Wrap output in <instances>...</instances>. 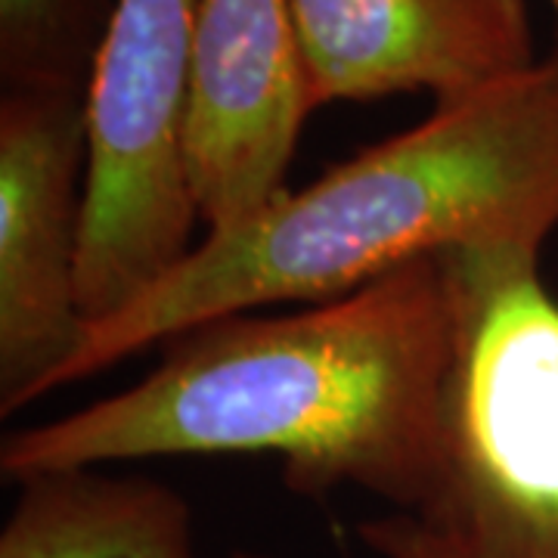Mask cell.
Instances as JSON below:
<instances>
[{"label": "cell", "mask_w": 558, "mask_h": 558, "mask_svg": "<svg viewBox=\"0 0 558 558\" xmlns=\"http://www.w3.org/2000/svg\"><path fill=\"white\" fill-rule=\"evenodd\" d=\"M453 301L440 255L282 317L211 319L137 385L7 435L0 472L267 453L301 497L360 487L418 515L438 472Z\"/></svg>", "instance_id": "cell-1"}, {"label": "cell", "mask_w": 558, "mask_h": 558, "mask_svg": "<svg viewBox=\"0 0 558 558\" xmlns=\"http://www.w3.org/2000/svg\"><path fill=\"white\" fill-rule=\"evenodd\" d=\"M558 230V65L438 102L233 233H208L112 317L87 323L60 388L159 341L277 301H332L422 255L539 252Z\"/></svg>", "instance_id": "cell-2"}, {"label": "cell", "mask_w": 558, "mask_h": 558, "mask_svg": "<svg viewBox=\"0 0 558 558\" xmlns=\"http://www.w3.org/2000/svg\"><path fill=\"white\" fill-rule=\"evenodd\" d=\"M453 336L438 472L416 519L469 558H558V299L539 252H438Z\"/></svg>", "instance_id": "cell-3"}, {"label": "cell", "mask_w": 558, "mask_h": 558, "mask_svg": "<svg viewBox=\"0 0 558 558\" xmlns=\"http://www.w3.org/2000/svg\"><path fill=\"white\" fill-rule=\"evenodd\" d=\"M199 0H112L87 87L78 295L112 317L190 252L183 121Z\"/></svg>", "instance_id": "cell-4"}, {"label": "cell", "mask_w": 558, "mask_h": 558, "mask_svg": "<svg viewBox=\"0 0 558 558\" xmlns=\"http://www.w3.org/2000/svg\"><path fill=\"white\" fill-rule=\"evenodd\" d=\"M87 97L7 90L0 100V413L60 388L78 354Z\"/></svg>", "instance_id": "cell-5"}, {"label": "cell", "mask_w": 558, "mask_h": 558, "mask_svg": "<svg viewBox=\"0 0 558 558\" xmlns=\"http://www.w3.org/2000/svg\"><path fill=\"white\" fill-rule=\"evenodd\" d=\"M311 112L292 3L199 0L183 168L208 233L242 230L289 193Z\"/></svg>", "instance_id": "cell-6"}, {"label": "cell", "mask_w": 558, "mask_h": 558, "mask_svg": "<svg viewBox=\"0 0 558 558\" xmlns=\"http://www.w3.org/2000/svg\"><path fill=\"white\" fill-rule=\"evenodd\" d=\"M311 109L403 90L459 100L537 65L524 0H289Z\"/></svg>", "instance_id": "cell-7"}, {"label": "cell", "mask_w": 558, "mask_h": 558, "mask_svg": "<svg viewBox=\"0 0 558 558\" xmlns=\"http://www.w3.org/2000/svg\"><path fill=\"white\" fill-rule=\"evenodd\" d=\"M16 484L0 558H199L193 506L161 481L72 465Z\"/></svg>", "instance_id": "cell-8"}, {"label": "cell", "mask_w": 558, "mask_h": 558, "mask_svg": "<svg viewBox=\"0 0 558 558\" xmlns=\"http://www.w3.org/2000/svg\"><path fill=\"white\" fill-rule=\"evenodd\" d=\"M112 0H0V75L7 90L90 87Z\"/></svg>", "instance_id": "cell-9"}, {"label": "cell", "mask_w": 558, "mask_h": 558, "mask_svg": "<svg viewBox=\"0 0 558 558\" xmlns=\"http://www.w3.org/2000/svg\"><path fill=\"white\" fill-rule=\"evenodd\" d=\"M357 539L379 558H469L453 543L435 534L425 521L407 512L360 521Z\"/></svg>", "instance_id": "cell-10"}, {"label": "cell", "mask_w": 558, "mask_h": 558, "mask_svg": "<svg viewBox=\"0 0 558 558\" xmlns=\"http://www.w3.org/2000/svg\"><path fill=\"white\" fill-rule=\"evenodd\" d=\"M549 7H553V16H556V44H553V53H549V60L558 65V0H549Z\"/></svg>", "instance_id": "cell-11"}, {"label": "cell", "mask_w": 558, "mask_h": 558, "mask_svg": "<svg viewBox=\"0 0 558 558\" xmlns=\"http://www.w3.org/2000/svg\"><path fill=\"white\" fill-rule=\"evenodd\" d=\"M227 558H270V556H264V553H248V549H236V553H230Z\"/></svg>", "instance_id": "cell-12"}]
</instances>
